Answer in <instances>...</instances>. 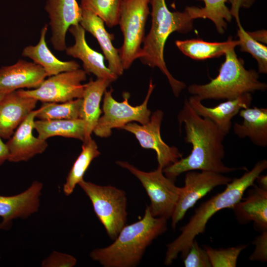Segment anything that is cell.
Here are the masks:
<instances>
[{"instance_id": "obj_1", "label": "cell", "mask_w": 267, "mask_h": 267, "mask_svg": "<svg viewBox=\"0 0 267 267\" xmlns=\"http://www.w3.org/2000/svg\"><path fill=\"white\" fill-rule=\"evenodd\" d=\"M177 119L179 127L184 125L185 142L190 143L192 149L188 156L163 169L167 178L175 181L180 174L190 171L224 174L238 170L223 163L225 156L223 140L226 135L211 120L196 113L187 98Z\"/></svg>"}, {"instance_id": "obj_2", "label": "cell", "mask_w": 267, "mask_h": 267, "mask_svg": "<svg viewBox=\"0 0 267 267\" xmlns=\"http://www.w3.org/2000/svg\"><path fill=\"white\" fill-rule=\"evenodd\" d=\"M151 26L145 37L141 62L151 68L157 67L168 79L174 94L178 97L186 84L175 79L168 70L164 57L169 36L174 32L185 34L193 29V20L200 18L199 7L187 6L183 11H171L165 0H150Z\"/></svg>"}, {"instance_id": "obj_3", "label": "cell", "mask_w": 267, "mask_h": 267, "mask_svg": "<svg viewBox=\"0 0 267 267\" xmlns=\"http://www.w3.org/2000/svg\"><path fill=\"white\" fill-rule=\"evenodd\" d=\"M267 168L266 160L258 161L250 171L240 178H232L223 191L202 203L195 210L188 222L180 228L181 233L166 245L165 265H171L179 253L183 259L195 237L204 232L210 219L222 209L232 208L242 199L246 190L255 184L257 177Z\"/></svg>"}, {"instance_id": "obj_4", "label": "cell", "mask_w": 267, "mask_h": 267, "mask_svg": "<svg viewBox=\"0 0 267 267\" xmlns=\"http://www.w3.org/2000/svg\"><path fill=\"white\" fill-rule=\"evenodd\" d=\"M167 220L153 217L147 205L142 219L125 225L111 244L93 249L90 257L104 267H134L152 241L167 231Z\"/></svg>"}, {"instance_id": "obj_5", "label": "cell", "mask_w": 267, "mask_h": 267, "mask_svg": "<svg viewBox=\"0 0 267 267\" xmlns=\"http://www.w3.org/2000/svg\"><path fill=\"white\" fill-rule=\"evenodd\" d=\"M232 46L226 51L225 59L217 77L206 84L188 86L189 93L206 99H232L255 91H265L267 85L259 81L258 73L247 70L242 59L237 57Z\"/></svg>"}, {"instance_id": "obj_6", "label": "cell", "mask_w": 267, "mask_h": 267, "mask_svg": "<svg viewBox=\"0 0 267 267\" xmlns=\"http://www.w3.org/2000/svg\"><path fill=\"white\" fill-rule=\"evenodd\" d=\"M78 184L91 201L108 236L114 240L127 222L126 192L112 185H100L84 179Z\"/></svg>"}, {"instance_id": "obj_7", "label": "cell", "mask_w": 267, "mask_h": 267, "mask_svg": "<svg viewBox=\"0 0 267 267\" xmlns=\"http://www.w3.org/2000/svg\"><path fill=\"white\" fill-rule=\"evenodd\" d=\"M150 0H122L118 24L123 35V43L118 49L124 70L141 56V44L145 28L150 12Z\"/></svg>"}, {"instance_id": "obj_8", "label": "cell", "mask_w": 267, "mask_h": 267, "mask_svg": "<svg viewBox=\"0 0 267 267\" xmlns=\"http://www.w3.org/2000/svg\"><path fill=\"white\" fill-rule=\"evenodd\" d=\"M155 85L150 80L146 96L139 105L133 106L128 102L130 94L123 93L124 100L116 101L112 96L113 89L105 90L102 105L103 114L100 117L93 132L100 137H108L114 128L123 129L127 124L138 122L145 124L150 120L151 112L147 108V104Z\"/></svg>"}, {"instance_id": "obj_9", "label": "cell", "mask_w": 267, "mask_h": 267, "mask_svg": "<svg viewBox=\"0 0 267 267\" xmlns=\"http://www.w3.org/2000/svg\"><path fill=\"white\" fill-rule=\"evenodd\" d=\"M116 163L130 172L140 181L149 197V207L152 216L167 220L171 219L181 187L176 186L174 180L164 175L163 169L158 166L155 170L146 172L139 170L128 162L118 161Z\"/></svg>"}, {"instance_id": "obj_10", "label": "cell", "mask_w": 267, "mask_h": 267, "mask_svg": "<svg viewBox=\"0 0 267 267\" xmlns=\"http://www.w3.org/2000/svg\"><path fill=\"white\" fill-rule=\"evenodd\" d=\"M87 73L83 69L66 71L44 79L37 88L17 90L21 95L44 102L61 103L82 97Z\"/></svg>"}, {"instance_id": "obj_11", "label": "cell", "mask_w": 267, "mask_h": 267, "mask_svg": "<svg viewBox=\"0 0 267 267\" xmlns=\"http://www.w3.org/2000/svg\"><path fill=\"white\" fill-rule=\"evenodd\" d=\"M223 174L201 171L186 172L184 186L181 187L179 197L171 217V226L176 228L178 223L184 217L187 211L201 198L216 187L226 185L232 180Z\"/></svg>"}, {"instance_id": "obj_12", "label": "cell", "mask_w": 267, "mask_h": 267, "mask_svg": "<svg viewBox=\"0 0 267 267\" xmlns=\"http://www.w3.org/2000/svg\"><path fill=\"white\" fill-rule=\"evenodd\" d=\"M163 116L162 110H157L147 123L140 125L131 122L122 129L134 134L142 147L155 150L158 166L162 169L182 158V154L178 148L169 146L161 137L160 128Z\"/></svg>"}, {"instance_id": "obj_13", "label": "cell", "mask_w": 267, "mask_h": 267, "mask_svg": "<svg viewBox=\"0 0 267 267\" xmlns=\"http://www.w3.org/2000/svg\"><path fill=\"white\" fill-rule=\"evenodd\" d=\"M44 9L49 19L50 43L55 50L64 51L67 32L70 26L80 24L82 9L76 0H46Z\"/></svg>"}, {"instance_id": "obj_14", "label": "cell", "mask_w": 267, "mask_h": 267, "mask_svg": "<svg viewBox=\"0 0 267 267\" xmlns=\"http://www.w3.org/2000/svg\"><path fill=\"white\" fill-rule=\"evenodd\" d=\"M43 187V183L36 180L19 194L0 195V217L2 218L0 230L9 229L13 220L27 218L38 211Z\"/></svg>"}, {"instance_id": "obj_15", "label": "cell", "mask_w": 267, "mask_h": 267, "mask_svg": "<svg viewBox=\"0 0 267 267\" xmlns=\"http://www.w3.org/2000/svg\"><path fill=\"white\" fill-rule=\"evenodd\" d=\"M38 111L39 109L31 112L5 143L9 153L8 161L26 162L46 150L48 146L46 140L33 134L35 119Z\"/></svg>"}, {"instance_id": "obj_16", "label": "cell", "mask_w": 267, "mask_h": 267, "mask_svg": "<svg viewBox=\"0 0 267 267\" xmlns=\"http://www.w3.org/2000/svg\"><path fill=\"white\" fill-rule=\"evenodd\" d=\"M69 32L75 39V44L65 49L66 54L81 60L83 70L87 74H92L97 78L106 79L112 82L115 81L118 76L106 67L104 62V56L92 49L87 44L85 30L80 24L70 26Z\"/></svg>"}, {"instance_id": "obj_17", "label": "cell", "mask_w": 267, "mask_h": 267, "mask_svg": "<svg viewBox=\"0 0 267 267\" xmlns=\"http://www.w3.org/2000/svg\"><path fill=\"white\" fill-rule=\"evenodd\" d=\"M187 100L196 113L211 120L226 135L231 128L232 118L240 110L250 107L253 97L251 93H246L237 98L226 100L214 107L205 106L199 98L194 95Z\"/></svg>"}, {"instance_id": "obj_18", "label": "cell", "mask_w": 267, "mask_h": 267, "mask_svg": "<svg viewBox=\"0 0 267 267\" xmlns=\"http://www.w3.org/2000/svg\"><path fill=\"white\" fill-rule=\"evenodd\" d=\"M38 100L17 90L7 93L0 101V137L9 139L36 107Z\"/></svg>"}, {"instance_id": "obj_19", "label": "cell", "mask_w": 267, "mask_h": 267, "mask_svg": "<svg viewBox=\"0 0 267 267\" xmlns=\"http://www.w3.org/2000/svg\"><path fill=\"white\" fill-rule=\"evenodd\" d=\"M43 68L34 62L19 59L0 68V91L38 88L46 77Z\"/></svg>"}, {"instance_id": "obj_20", "label": "cell", "mask_w": 267, "mask_h": 267, "mask_svg": "<svg viewBox=\"0 0 267 267\" xmlns=\"http://www.w3.org/2000/svg\"><path fill=\"white\" fill-rule=\"evenodd\" d=\"M80 24L85 31L90 33L97 41L104 57L108 61V68L118 77L121 76L124 69L118 49L115 48L112 43L114 35L107 31L104 21L93 12L82 9Z\"/></svg>"}, {"instance_id": "obj_21", "label": "cell", "mask_w": 267, "mask_h": 267, "mask_svg": "<svg viewBox=\"0 0 267 267\" xmlns=\"http://www.w3.org/2000/svg\"><path fill=\"white\" fill-rule=\"evenodd\" d=\"M249 189L246 198L232 208L241 223L253 222L262 231L267 230V190L255 184Z\"/></svg>"}, {"instance_id": "obj_22", "label": "cell", "mask_w": 267, "mask_h": 267, "mask_svg": "<svg viewBox=\"0 0 267 267\" xmlns=\"http://www.w3.org/2000/svg\"><path fill=\"white\" fill-rule=\"evenodd\" d=\"M111 83L108 79L97 78L84 84L80 115L85 127L83 142L91 138V134L102 113L100 108L102 96Z\"/></svg>"}, {"instance_id": "obj_23", "label": "cell", "mask_w": 267, "mask_h": 267, "mask_svg": "<svg viewBox=\"0 0 267 267\" xmlns=\"http://www.w3.org/2000/svg\"><path fill=\"white\" fill-rule=\"evenodd\" d=\"M47 29L48 26L46 24L41 30L38 43L35 45L26 46L23 49L21 55L31 59L34 62L41 66L47 77L79 69L80 65L75 61L60 60L51 52L45 41Z\"/></svg>"}, {"instance_id": "obj_24", "label": "cell", "mask_w": 267, "mask_h": 267, "mask_svg": "<svg viewBox=\"0 0 267 267\" xmlns=\"http://www.w3.org/2000/svg\"><path fill=\"white\" fill-rule=\"evenodd\" d=\"M243 119L242 124L235 123L233 127L235 135L240 138L248 137L255 145L267 146V108L248 107L240 110Z\"/></svg>"}, {"instance_id": "obj_25", "label": "cell", "mask_w": 267, "mask_h": 267, "mask_svg": "<svg viewBox=\"0 0 267 267\" xmlns=\"http://www.w3.org/2000/svg\"><path fill=\"white\" fill-rule=\"evenodd\" d=\"M34 129L38 137L43 140L54 136L73 138L84 141L85 134L83 119L39 120L35 121Z\"/></svg>"}, {"instance_id": "obj_26", "label": "cell", "mask_w": 267, "mask_h": 267, "mask_svg": "<svg viewBox=\"0 0 267 267\" xmlns=\"http://www.w3.org/2000/svg\"><path fill=\"white\" fill-rule=\"evenodd\" d=\"M176 45L186 56L196 60L218 57L224 55L228 48L238 45L231 37L224 42H208L200 39L177 40Z\"/></svg>"}, {"instance_id": "obj_27", "label": "cell", "mask_w": 267, "mask_h": 267, "mask_svg": "<svg viewBox=\"0 0 267 267\" xmlns=\"http://www.w3.org/2000/svg\"><path fill=\"white\" fill-rule=\"evenodd\" d=\"M82 151L69 171L63 191L66 196L71 195L77 184L84 179L83 177L92 161L100 155L95 141L91 138L83 142Z\"/></svg>"}, {"instance_id": "obj_28", "label": "cell", "mask_w": 267, "mask_h": 267, "mask_svg": "<svg viewBox=\"0 0 267 267\" xmlns=\"http://www.w3.org/2000/svg\"><path fill=\"white\" fill-rule=\"evenodd\" d=\"M82 98L56 103L44 102L36 117L40 120H70L80 118Z\"/></svg>"}, {"instance_id": "obj_29", "label": "cell", "mask_w": 267, "mask_h": 267, "mask_svg": "<svg viewBox=\"0 0 267 267\" xmlns=\"http://www.w3.org/2000/svg\"><path fill=\"white\" fill-rule=\"evenodd\" d=\"M235 18L238 29L237 36L239 38L238 45L240 50L248 52L255 58L258 63V72L260 73H267V47L266 46L255 41L243 29L239 20V13L232 14Z\"/></svg>"}, {"instance_id": "obj_30", "label": "cell", "mask_w": 267, "mask_h": 267, "mask_svg": "<svg viewBox=\"0 0 267 267\" xmlns=\"http://www.w3.org/2000/svg\"><path fill=\"white\" fill-rule=\"evenodd\" d=\"M122 0H81L82 9L89 10L100 18L108 27L118 24Z\"/></svg>"}, {"instance_id": "obj_31", "label": "cell", "mask_w": 267, "mask_h": 267, "mask_svg": "<svg viewBox=\"0 0 267 267\" xmlns=\"http://www.w3.org/2000/svg\"><path fill=\"white\" fill-rule=\"evenodd\" d=\"M205 5L200 8V18L209 19L215 25L217 31L222 34L226 29L225 20L232 19L230 9L225 3L228 0H203Z\"/></svg>"}, {"instance_id": "obj_32", "label": "cell", "mask_w": 267, "mask_h": 267, "mask_svg": "<svg viewBox=\"0 0 267 267\" xmlns=\"http://www.w3.org/2000/svg\"><path fill=\"white\" fill-rule=\"evenodd\" d=\"M241 244L225 249H213L204 246L212 267H235L241 252L247 247Z\"/></svg>"}, {"instance_id": "obj_33", "label": "cell", "mask_w": 267, "mask_h": 267, "mask_svg": "<svg viewBox=\"0 0 267 267\" xmlns=\"http://www.w3.org/2000/svg\"><path fill=\"white\" fill-rule=\"evenodd\" d=\"M183 260L185 267H212L206 250L200 247L195 239Z\"/></svg>"}, {"instance_id": "obj_34", "label": "cell", "mask_w": 267, "mask_h": 267, "mask_svg": "<svg viewBox=\"0 0 267 267\" xmlns=\"http://www.w3.org/2000/svg\"><path fill=\"white\" fill-rule=\"evenodd\" d=\"M77 263L76 259L66 253L53 251L49 257L44 260L43 267H73Z\"/></svg>"}, {"instance_id": "obj_35", "label": "cell", "mask_w": 267, "mask_h": 267, "mask_svg": "<svg viewBox=\"0 0 267 267\" xmlns=\"http://www.w3.org/2000/svg\"><path fill=\"white\" fill-rule=\"evenodd\" d=\"M255 246V250L249 257L252 261L266 262L267 261V230L256 237L253 242Z\"/></svg>"}, {"instance_id": "obj_36", "label": "cell", "mask_w": 267, "mask_h": 267, "mask_svg": "<svg viewBox=\"0 0 267 267\" xmlns=\"http://www.w3.org/2000/svg\"><path fill=\"white\" fill-rule=\"evenodd\" d=\"M249 35L258 42L267 44V31L259 30L252 32H248Z\"/></svg>"}, {"instance_id": "obj_37", "label": "cell", "mask_w": 267, "mask_h": 267, "mask_svg": "<svg viewBox=\"0 0 267 267\" xmlns=\"http://www.w3.org/2000/svg\"><path fill=\"white\" fill-rule=\"evenodd\" d=\"M8 150L6 144L0 137V167L8 160Z\"/></svg>"}, {"instance_id": "obj_38", "label": "cell", "mask_w": 267, "mask_h": 267, "mask_svg": "<svg viewBox=\"0 0 267 267\" xmlns=\"http://www.w3.org/2000/svg\"><path fill=\"white\" fill-rule=\"evenodd\" d=\"M258 183V186L265 190H267V175H259L256 180Z\"/></svg>"}, {"instance_id": "obj_39", "label": "cell", "mask_w": 267, "mask_h": 267, "mask_svg": "<svg viewBox=\"0 0 267 267\" xmlns=\"http://www.w3.org/2000/svg\"><path fill=\"white\" fill-rule=\"evenodd\" d=\"M10 91H0V101L4 97V96L8 92Z\"/></svg>"}]
</instances>
